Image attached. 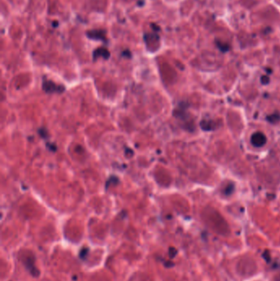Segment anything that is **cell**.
<instances>
[{
	"label": "cell",
	"instance_id": "7c38bea8",
	"mask_svg": "<svg viewBox=\"0 0 280 281\" xmlns=\"http://www.w3.org/2000/svg\"><path fill=\"white\" fill-rule=\"evenodd\" d=\"M47 147H49L52 152H55L57 150V147L54 144H49V143H47Z\"/></svg>",
	"mask_w": 280,
	"mask_h": 281
},
{
	"label": "cell",
	"instance_id": "277c9868",
	"mask_svg": "<svg viewBox=\"0 0 280 281\" xmlns=\"http://www.w3.org/2000/svg\"><path fill=\"white\" fill-rule=\"evenodd\" d=\"M97 56H102L105 59H108L110 57V53L106 49H99L97 50H95V53H94V59H95Z\"/></svg>",
	"mask_w": 280,
	"mask_h": 281
},
{
	"label": "cell",
	"instance_id": "7a4b0ae2",
	"mask_svg": "<svg viewBox=\"0 0 280 281\" xmlns=\"http://www.w3.org/2000/svg\"><path fill=\"white\" fill-rule=\"evenodd\" d=\"M266 141L267 139H266V135L264 134L263 132H256L251 135V144L253 145L255 147H263L264 145L266 144Z\"/></svg>",
	"mask_w": 280,
	"mask_h": 281
},
{
	"label": "cell",
	"instance_id": "6da1fadb",
	"mask_svg": "<svg viewBox=\"0 0 280 281\" xmlns=\"http://www.w3.org/2000/svg\"><path fill=\"white\" fill-rule=\"evenodd\" d=\"M42 87L44 92L47 94H61L65 91V86L63 85H57L55 82L48 79H44Z\"/></svg>",
	"mask_w": 280,
	"mask_h": 281
},
{
	"label": "cell",
	"instance_id": "9c48e42d",
	"mask_svg": "<svg viewBox=\"0 0 280 281\" xmlns=\"http://www.w3.org/2000/svg\"><path fill=\"white\" fill-rule=\"evenodd\" d=\"M88 252H89V249H88V248H83V249L80 251L79 256H80L81 259H85V257H86Z\"/></svg>",
	"mask_w": 280,
	"mask_h": 281
},
{
	"label": "cell",
	"instance_id": "8992f818",
	"mask_svg": "<svg viewBox=\"0 0 280 281\" xmlns=\"http://www.w3.org/2000/svg\"><path fill=\"white\" fill-rule=\"evenodd\" d=\"M120 183V179H118L117 177L112 176L110 177V179H108L107 182H106V184H105V188L106 189L110 188V185H116V184Z\"/></svg>",
	"mask_w": 280,
	"mask_h": 281
},
{
	"label": "cell",
	"instance_id": "8fae6325",
	"mask_svg": "<svg viewBox=\"0 0 280 281\" xmlns=\"http://www.w3.org/2000/svg\"><path fill=\"white\" fill-rule=\"evenodd\" d=\"M269 81H270V79H269V77L264 76L261 78V82H262V83L268 84Z\"/></svg>",
	"mask_w": 280,
	"mask_h": 281
},
{
	"label": "cell",
	"instance_id": "ba28073f",
	"mask_svg": "<svg viewBox=\"0 0 280 281\" xmlns=\"http://www.w3.org/2000/svg\"><path fill=\"white\" fill-rule=\"evenodd\" d=\"M39 133L44 139L49 137V136H48V132H47V130L45 129V128H40V129L39 130Z\"/></svg>",
	"mask_w": 280,
	"mask_h": 281
},
{
	"label": "cell",
	"instance_id": "5b68a950",
	"mask_svg": "<svg viewBox=\"0 0 280 281\" xmlns=\"http://www.w3.org/2000/svg\"><path fill=\"white\" fill-rule=\"evenodd\" d=\"M211 120H203L202 122H200V126L204 130H212L214 129V125H211Z\"/></svg>",
	"mask_w": 280,
	"mask_h": 281
},
{
	"label": "cell",
	"instance_id": "52a82bcc",
	"mask_svg": "<svg viewBox=\"0 0 280 281\" xmlns=\"http://www.w3.org/2000/svg\"><path fill=\"white\" fill-rule=\"evenodd\" d=\"M269 122H272V123H276L280 120V115L279 114H273V115H270L267 117Z\"/></svg>",
	"mask_w": 280,
	"mask_h": 281
},
{
	"label": "cell",
	"instance_id": "30bf717a",
	"mask_svg": "<svg viewBox=\"0 0 280 281\" xmlns=\"http://www.w3.org/2000/svg\"><path fill=\"white\" fill-rule=\"evenodd\" d=\"M177 250L175 248H173V247H170V249H169V256L170 257H175V255L177 254Z\"/></svg>",
	"mask_w": 280,
	"mask_h": 281
},
{
	"label": "cell",
	"instance_id": "3957f363",
	"mask_svg": "<svg viewBox=\"0 0 280 281\" xmlns=\"http://www.w3.org/2000/svg\"><path fill=\"white\" fill-rule=\"evenodd\" d=\"M24 264L26 267H27V269L31 272V274H32L33 277H37V276L40 274L39 271L37 270V267L35 266L34 257H32V256L27 257V258L24 260Z\"/></svg>",
	"mask_w": 280,
	"mask_h": 281
}]
</instances>
